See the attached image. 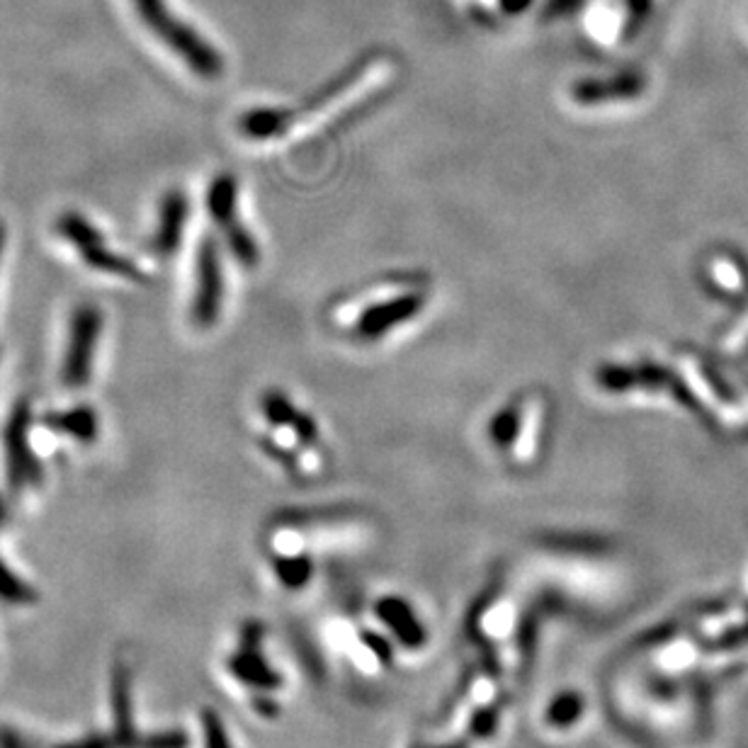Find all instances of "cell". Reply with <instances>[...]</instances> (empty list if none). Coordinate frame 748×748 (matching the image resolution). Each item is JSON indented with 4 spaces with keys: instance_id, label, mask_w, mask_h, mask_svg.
I'll return each mask as SVG.
<instances>
[{
    "instance_id": "1",
    "label": "cell",
    "mask_w": 748,
    "mask_h": 748,
    "mask_svg": "<svg viewBox=\"0 0 748 748\" xmlns=\"http://www.w3.org/2000/svg\"><path fill=\"white\" fill-rule=\"evenodd\" d=\"M136 15L149 27L161 44L173 52L192 73L202 78H217L224 71V56L202 37V34L190 27L185 20L170 13L166 0H132Z\"/></svg>"
},
{
    "instance_id": "2",
    "label": "cell",
    "mask_w": 748,
    "mask_h": 748,
    "mask_svg": "<svg viewBox=\"0 0 748 748\" xmlns=\"http://www.w3.org/2000/svg\"><path fill=\"white\" fill-rule=\"evenodd\" d=\"M56 231L64 238V241L71 243L78 256L83 258V263L90 265L98 272H107V275H115L129 282H146V272L134 263L132 258L122 256L117 251H112L107 246L105 236H102L93 224L86 217H81L78 212H64L59 222H56Z\"/></svg>"
},
{
    "instance_id": "3",
    "label": "cell",
    "mask_w": 748,
    "mask_h": 748,
    "mask_svg": "<svg viewBox=\"0 0 748 748\" xmlns=\"http://www.w3.org/2000/svg\"><path fill=\"white\" fill-rule=\"evenodd\" d=\"M207 207L214 224L219 226L226 238V246L231 248L234 258L246 268L258 265L260 251L256 238L238 219V183L231 173H219L212 180L207 192Z\"/></svg>"
},
{
    "instance_id": "4",
    "label": "cell",
    "mask_w": 748,
    "mask_h": 748,
    "mask_svg": "<svg viewBox=\"0 0 748 748\" xmlns=\"http://www.w3.org/2000/svg\"><path fill=\"white\" fill-rule=\"evenodd\" d=\"M100 331L102 314L98 306L93 304L78 306L71 316V326H68V343L61 365V379L66 387L81 389L90 382Z\"/></svg>"
},
{
    "instance_id": "5",
    "label": "cell",
    "mask_w": 748,
    "mask_h": 748,
    "mask_svg": "<svg viewBox=\"0 0 748 748\" xmlns=\"http://www.w3.org/2000/svg\"><path fill=\"white\" fill-rule=\"evenodd\" d=\"M224 265L214 238H202L195 256V292H192V321L209 328L224 309Z\"/></svg>"
},
{
    "instance_id": "6",
    "label": "cell",
    "mask_w": 748,
    "mask_h": 748,
    "mask_svg": "<svg viewBox=\"0 0 748 748\" xmlns=\"http://www.w3.org/2000/svg\"><path fill=\"white\" fill-rule=\"evenodd\" d=\"M30 423H32L30 404L22 401L13 408L10 421L5 426L8 474L15 489H22V486H37L42 481L39 460L34 457L30 445Z\"/></svg>"
},
{
    "instance_id": "7",
    "label": "cell",
    "mask_w": 748,
    "mask_h": 748,
    "mask_svg": "<svg viewBox=\"0 0 748 748\" xmlns=\"http://www.w3.org/2000/svg\"><path fill=\"white\" fill-rule=\"evenodd\" d=\"M423 306L426 297L421 292H406L399 294V297L374 302L355 321V336L362 340H379L396 331V328L413 321L423 311Z\"/></svg>"
},
{
    "instance_id": "8",
    "label": "cell",
    "mask_w": 748,
    "mask_h": 748,
    "mask_svg": "<svg viewBox=\"0 0 748 748\" xmlns=\"http://www.w3.org/2000/svg\"><path fill=\"white\" fill-rule=\"evenodd\" d=\"M644 93V76L637 71H620L610 78H581L574 83L571 98L576 105L600 107L610 102H630Z\"/></svg>"
},
{
    "instance_id": "9",
    "label": "cell",
    "mask_w": 748,
    "mask_h": 748,
    "mask_svg": "<svg viewBox=\"0 0 748 748\" xmlns=\"http://www.w3.org/2000/svg\"><path fill=\"white\" fill-rule=\"evenodd\" d=\"M190 217V202L185 197V192L170 190L161 200V207H158V224L151 238V248L158 256H173L180 243H183L185 226Z\"/></svg>"
},
{
    "instance_id": "10",
    "label": "cell",
    "mask_w": 748,
    "mask_h": 748,
    "mask_svg": "<svg viewBox=\"0 0 748 748\" xmlns=\"http://www.w3.org/2000/svg\"><path fill=\"white\" fill-rule=\"evenodd\" d=\"M112 717H115V734L122 741V748L139 746V736L134 732V714H132V673L124 664L115 666L112 673Z\"/></svg>"
},
{
    "instance_id": "11",
    "label": "cell",
    "mask_w": 748,
    "mask_h": 748,
    "mask_svg": "<svg viewBox=\"0 0 748 748\" xmlns=\"http://www.w3.org/2000/svg\"><path fill=\"white\" fill-rule=\"evenodd\" d=\"M297 124V112L287 107H256L238 120V129L253 141H270L285 136Z\"/></svg>"
},
{
    "instance_id": "12",
    "label": "cell",
    "mask_w": 748,
    "mask_h": 748,
    "mask_svg": "<svg viewBox=\"0 0 748 748\" xmlns=\"http://www.w3.org/2000/svg\"><path fill=\"white\" fill-rule=\"evenodd\" d=\"M258 639H243V649H238L229 659V671L251 688H277L280 676L263 661V656L256 651Z\"/></svg>"
},
{
    "instance_id": "13",
    "label": "cell",
    "mask_w": 748,
    "mask_h": 748,
    "mask_svg": "<svg viewBox=\"0 0 748 748\" xmlns=\"http://www.w3.org/2000/svg\"><path fill=\"white\" fill-rule=\"evenodd\" d=\"M377 615L387 622L392 632L401 639L404 646H408V649H416V646H421L426 642V632L421 627V622H418L413 610L408 608L404 600L384 598L377 605Z\"/></svg>"
},
{
    "instance_id": "14",
    "label": "cell",
    "mask_w": 748,
    "mask_h": 748,
    "mask_svg": "<svg viewBox=\"0 0 748 748\" xmlns=\"http://www.w3.org/2000/svg\"><path fill=\"white\" fill-rule=\"evenodd\" d=\"M47 426L54 430V433H61L81 442H93L98 435V416L88 404L47 416Z\"/></svg>"
},
{
    "instance_id": "15",
    "label": "cell",
    "mask_w": 748,
    "mask_h": 748,
    "mask_svg": "<svg viewBox=\"0 0 748 748\" xmlns=\"http://www.w3.org/2000/svg\"><path fill=\"white\" fill-rule=\"evenodd\" d=\"M37 598L32 591V586L22 581V578L8 569V564L0 559V600L13 605H30Z\"/></svg>"
},
{
    "instance_id": "16",
    "label": "cell",
    "mask_w": 748,
    "mask_h": 748,
    "mask_svg": "<svg viewBox=\"0 0 748 748\" xmlns=\"http://www.w3.org/2000/svg\"><path fill=\"white\" fill-rule=\"evenodd\" d=\"M263 413L272 426H280V428H292L302 416L297 408L292 406L287 396L280 392H270L263 396Z\"/></svg>"
},
{
    "instance_id": "17",
    "label": "cell",
    "mask_w": 748,
    "mask_h": 748,
    "mask_svg": "<svg viewBox=\"0 0 748 748\" xmlns=\"http://www.w3.org/2000/svg\"><path fill=\"white\" fill-rule=\"evenodd\" d=\"M583 700L578 693H564L552 702L547 710V722L552 727H571V724L581 717Z\"/></svg>"
},
{
    "instance_id": "18",
    "label": "cell",
    "mask_w": 748,
    "mask_h": 748,
    "mask_svg": "<svg viewBox=\"0 0 748 748\" xmlns=\"http://www.w3.org/2000/svg\"><path fill=\"white\" fill-rule=\"evenodd\" d=\"M489 435L501 447H508L520 435V413L518 408L508 406L501 413H496L489 423Z\"/></svg>"
},
{
    "instance_id": "19",
    "label": "cell",
    "mask_w": 748,
    "mask_h": 748,
    "mask_svg": "<svg viewBox=\"0 0 748 748\" xmlns=\"http://www.w3.org/2000/svg\"><path fill=\"white\" fill-rule=\"evenodd\" d=\"M275 574L290 588H302L311 574V562L306 557H282L275 562Z\"/></svg>"
},
{
    "instance_id": "20",
    "label": "cell",
    "mask_w": 748,
    "mask_h": 748,
    "mask_svg": "<svg viewBox=\"0 0 748 748\" xmlns=\"http://www.w3.org/2000/svg\"><path fill=\"white\" fill-rule=\"evenodd\" d=\"M202 719V734H204V748H231L229 741V734H226V727L222 717L214 710H202L200 714Z\"/></svg>"
},
{
    "instance_id": "21",
    "label": "cell",
    "mask_w": 748,
    "mask_h": 748,
    "mask_svg": "<svg viewBox=\"0 0 748 748\" xmlns=\"http://www.w3.org/2000/svg\"><path fill=\"white\" fill-rule=\"evenodd\" d=\"M136 748H190V736L180 729H166L139 736Z\"/></svg>"
},
{
    "instance_id": "22",
    "label": "cell",
    "mask_w": 748,
    "mask_h": 748,
    "mask_svg": "<svg viewBox=\"0 0 748 748\" xmlns=\"http://www.w3.org/2000/svg\"><path fill=\"white\" fill-rule=\"evenodd\" d=\"M651 15V0H625V37H634Z\"/></svg>"
},
{
    "instance_id": "23",
    "label": "cell",
    "mask_w": 748,
    "mask_h": 748,
    "mask_svg": "<svg viewBox=\"0 0 748 748\" xmlns=\"http://www.w3.org/2000/svg\"><path fill=\"white\" fill-rule=\"evenodd\" d=\"M586 0H547L544 3V18H566V15H574L576 10L583 8Z\"/></svg>"
},
{
    "instance_id": "24",
    "label": "cell",
    "mask_w": 748,
    "mask_h": 748,
    "mask_svg": "<svg viewBox=\"0 0 748 748\" xmlns=\"http://www.w3.org/2000/svg\"><path fill=\"white\" fill-rule=\"evenodd\" d=\"M56 748H122V741L117 739L115 734H110V736H88V739L73 741V744H61Z\"/></svg>"
},
{
    "instance_id": "25",
    "label": "cell",
    "mask_w": 748,
    "mask_h": 748,
    "mask_svg": "<svg viewBox=\"0 0 748 748\" xmlns=\"http://www.w3.org/2000/svg\"><path fill=\"white\" fill-rule=\"evenodd\" d=\"M472 729L479 734V736H486V734H491L496 729V712L494 710H486L481 712L479 717H476V722L472 724Z\"/></svg>"
},
{
    "instance_id": "26",
    "label": "cell",
    "mask_w": 748,
    "mask_h": 748,
    "mask_svg": "<svg viewBox=\"0 0 748 748\" xmlns=\"http://www.w3.org/2000/svg\"><path fill=\"white\" fill-rule=\"evenodd\" d=\"M0 748H32L20 734L15 732H0Z\"/></svg>"
},
{
    "instance_id": "27",
    "label": "cell",
    "mask_w": 748,
    "mask_h": 748,
    "mask_svg": "<svg viewBox=\"0 0 748 748\" xmlns=\"http://www.w3.org/2000/svg\"><path fill=\"white\" fill-rule=\"evenodd\" d=\"M532 5V0H501V8L508 15H520Z\"/></svg>"
},
{
    "instance_id": "28",
    "label": "cell",
    "mask_w": 748,
    "mask_h": 748,
    "mask_svg": "<svg viewBox=\"0 0 748 748\" xmlns=\"http://www.w3.org/2000/svg\"><path fill=\"white\" fill-rule=\"evenodd\" d=\"M365 639L370 642L367 646H370V649H374V651H377L379 656H382V659H387V656H389V651L387 649H384V639H379V637H372V634H365Z\"/></svg>"
},
{
    "instance_id": "29",
    "label": "cell",
    "mask_w": 748,
    "mask_h": 748,
    "mask_svg": "<svg viewBox=\"0 0 748 748\" xmlns=\"http://www.w3.org/2000/svg\"><path fill=\"white\" fill-rule=\"evenodd\" d=\"M5 520V506H3V498H0V523Z\"/></svg>"
},
{
    "instance_id": "30",
    "label": "cell",
    "mask_w": 748,
    "mask_h": 748,
    "mask_svg": "<svg viewBox=\"0 0 748 748\" xmlns=\"http://www.w3.org/2000/svg\"><path fill=\"white\" fill-rule=\"evenodd\" d=\"M3 241H5V231H3V226H0V251H3Z\"/></svg>"
},
{
    "instance_id": "31",
    "label": "cell",
    "mask_w": 748,
    "mask_h": 748,
    "mask_svg": "<svg viewBox=\"0 0 748 748\" xmlns=\"http://www.w3.org/2000/svg\"><path fill=\"white\" fill-rule=\"evenodd\" d=\"M438 748H464V744H452V746H438Z\"/></svg>"
}]
</instances>
